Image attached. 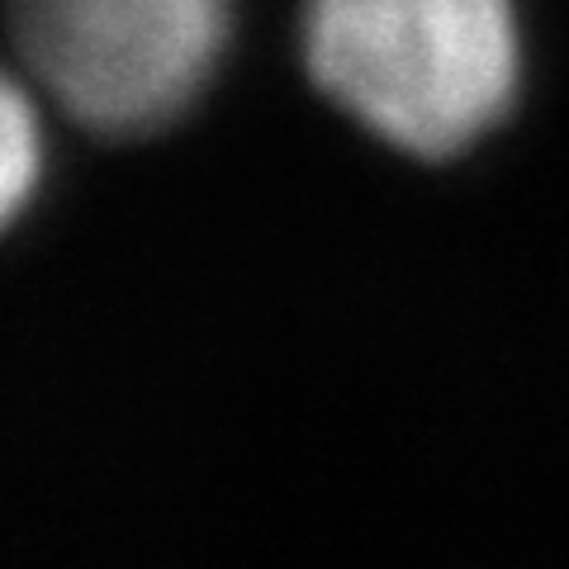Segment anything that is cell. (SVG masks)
<instances>
[{
	"label": "cell",
	"instance_id": "6da1fadb",
	"mask_svg": "<svg viewBox=\"0 0 569 569\" xmlns=\"http://www.w3.org/2000/svg\"><path fill=\"white\" fill-rule=\"evenodd\" d=\"M305 62L337 110L413 157L475 148L512 110V0H309Z\"/></svg>",
	"mask_w": 569,
	"mask_h": 569
},
{
	"label": "cell",
	"instance_id": "7a4b0ae2",
	"mask_svg": "<svg viewBox=\"0 0 569 569\" xmlns=\"http://www.w3.org/2000/svg\"><path fill=\"white\" fill-rule=\"evenodd\" d=\"M10 20L62 114L104 138H142L204 96L233 0H10Z\"/></svg>",
	"mask_w": 569,
	"mask_h": 569
},
{
	"label": "cell",
	"instance_id": "3957f363",
	"mask_svg": "<svg viewBox=\"0 0 569 569\" xmlns=\"http://www.w3.org/2000/svg\"><path fill=\"white\" fill-rule=\"evenodd\" d=\"M39 176H43V133H39V119H33V104L24 100L20 86H10L6 96V213L14 219L20 204L39 190Z\"/></svg>",
	"mask_w": 569,
	"mask_h": 569
}]
</instances>
